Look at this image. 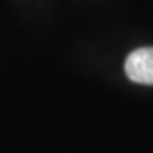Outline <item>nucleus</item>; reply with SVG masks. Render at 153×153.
<instances>
[{"label":"nucleus","mask_w":153,"mask_h":153,"mask_svg":"<svg viewBox=\"0 0 153 153\" xmlns=\"http://www.w3.org/2000/svg\"><path fill=\"white\" fill-rule=\"evenodd\" d=\"M128 78L141 85H153V47L137 48L125 61Z\"/></svg>","instance_id":"1"}]
</instances>
